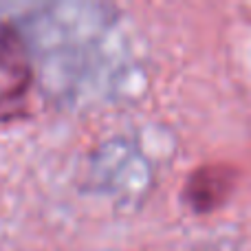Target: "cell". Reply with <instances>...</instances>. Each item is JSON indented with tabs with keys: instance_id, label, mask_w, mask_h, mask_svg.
Returning a JSON list of instances; mask_svg holds the SVG:
<instances>
[{
	"instance_id": "1",
	"label": "cell",
	"mask_w": 251,
	"mask_h": 251,
	"mask_svg": "<svg viewBox=\"0 0 251 251\" xmlns=\"http://www.w3.org/2000/svg\"><path fill=\"white\" fill-rule=\"evenodd\" d=\"M0 104L4 100H18L31 79L29 51L22 42L20 33L11 25H0Z\"/></svg>"
},
{
	"instance_id": "2",
	"label": "cell",
	"mask_w": 251,
	"mask_h": 251,
	"mask_svg": "<svg viewBox=\"0 0 251 251\" xmlns=\"http://www.w3.org/2000/svg\"><path fill=\"white\" fill-rule=\"evenodd\" d=\"M229 192V174L221 168H205L196 172L187 183V201L196 212H209Z\"/></svg>"
}]
</instances>
